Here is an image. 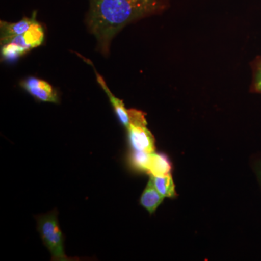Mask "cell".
<instances>
[{"label": "cell", "instance_id": "8", "mask_svg": "<svg viewBox=\"0 0 261 261\" xmlns=\"http://www.w3.org/2000/svg\"><path fill=\"white\" fill-rule=\"evenodd\" d=\"M171 171V163L169 159L165 154H151L150 162H149L148 172L151 176H162L170 174Z\"/></svg>", "mask_w": 261, "mask_h": 261}, {"label": "cell", "instance_id": "3", "mask_svg": "<svg viewBox=\"0 0 261 261\" xmlns=\"http://www.w3.org/2000/svg\"><path fill=\"white\" fill-rule=\"evenodd\" d=\"M20 85L38 101L56 104L60 102L59 95L56 89L46 81L30 76L22 80Z\"/></svg>", "mask_w": 261, "mask_h": 261}, {"label": "cell", "instance_id": "7", "mask_svg": "<svg viewBox=\"0 0 261 261\" xmlns=\"http://www.w3.org/2000/svg\"><path fill=\"white\" fill-rule=\"evenodd\" d=\"M163 197L154 186L152 178H149L148 184L140 197V204L149 214L155 212L159 205L162 203Z\"/></svg>", "mask_w": 261, "mask_h": 261}, {"label": "cell", "instance_id": "12", "mask_svg": "<svg viewBox=\"0 0 261 261\" xmlns=\"http://www.w3.org/2000/svg\"><path fill=\"white\" fill-rule=\"evenodd\" d=\"M151 154L152 153L134 150L130 156V165L138 171L148 172Z\"/></svg>", "mask_w": 261, "mask_h": 261}, {"label": "cell", "instance_id": "10", "mask_svg": "<svg viewBox=\"0 0 261 261\" xmlns=\"http://www.w3.org/2000/svg\"><path fill=\"white\" fill-rule=\"evenodd\" d=\"M150 178L153 181L156 190L163 197L171 198V197H176L175 185L171 173L162 176H151Z\"/></svg>", "mask_w": 261, "mask_h": 261}, {"label": "cell", "instance_id": "2", "mask_svg": "<svg viewBox=\"0 0 261 261\" xmlns=\"http://www.w3.org/2000/svg\"><path fill=\"white\" fill-rule=\"evenodd\" d=\"M38 231L46 247L51 253V260H70L64 250L63 235L58 221V213L56 210L37 217Z\"/></svg>", "mask_w": 261, "mask_h": 261}, {"label": "cell", "instance_id": "4", "mask_svg": "<svg viewBox=\"0 0 261 261\" xmlns=\"http://www.w3.org/2000/svg\"><path fill=\"white\" fill-rule=\"evenodd\" d=\"M128 141L132 148L135 151L149 152H154V138L147 125H137L130 123L126 128Z\"/></svg>", "mask_w": 261, "mask_h": 261}, {"label": "cell", "instance_id": "13", "mask_svg": "<svg viewBox=\"0 0 261 261\" xmlns=\"http://www.w3.org/2000/svg\"><path fill=\"white\" fill-rule=\"evenodd\" d=\"M255 90L261 93V65L257 71L256 77H255V84H254Z\"/></svg>", "mask_w": 261, "mask_h": 261}, {"label": "cell", "instance_id": "11", "mask_svg": "<svg viewBox=\"0 0 261 261\" xmlns=\"http://www.w3.org/2000/svg\"><path fill=\"white\" fill-rule=\"evenodd\" d=\"M29 51L15 43L7 42L1 44V58L4 61L14 62Z\"/></svg>", "mask_w": 261, "mask_h": 261}, {"label": "cell", "instance_id": "9", "mask_svg": "<svg viewBox=\"0 0 261 261\" xmlns=\"http://www.w3.org/2000/svg\"><path fill=\"white\" fill-rule=\"evenodd\" d=\"M25 44L29 49L39 47L44 40V31L43 27L36 19L32 27L24 34H22Z\"/></svg>", "mask_w": 261, "mask_h": 261}, {"label": "cell", "instance_id": "6", "mask_svg": "<svg viewBox=\"0 0 261 261\" xmlns=\"http://www.w3.org/2000/svg\"><path fill=\"white\" fill-rule=\"evenodd\" d=\"M36 19H37L36 18V13H34L32 18H23L15 23H9V22L1 20L0 22L1 39L15 37V36L24 34L32 27Z\"/></svg>", "mask_w": 261, "mask_h": 261}, {"label": "cell", "instance_id": "1", "mask_svg": "<svg viewBox=\"0 0 261 261\" xmlns=\"http://www.w3.org/2000/svg\"><path fill=\"white\" fill-rule=\"evenodd\" d=\"M87 27L97 39V50L108 57L113 38L128 23L159 14L168 0H89Z\"/></svg>", "mask_w": 261, "mask_h": 261}, {"label": "cell", "instance_id": "14", "mask_svg": "<svg viewBox=\"0 0 261 261\" xmlns=\"http://www.w3.org/2000/svg\"><path fill=\"white\" fill-rule=\"evenodd\" d=\"M260 176H261V171H260Z\"/></svg>", "mask_w": 261, "mask_h": 261}, {"label": "cell", "instance_id": "5", "mask_svg": "<svg viewBox=\"0 0 261 261\" xmlns=\"http://www.w3.org/2000/svg\"><path fill=\"white\" fill-rule=\"evenodd\" d=\"M78 56H80L84 61L87 62L89 65H91V66L93 68L94 73H95L96 74V79H97V83L99 84V86H100L101 87H102V89L105 91L106 94H107L108 98H109L110 102H111V105H112L113 109H114L115 113H116L118 120H119L121 124L123 125L125 128H128L130 123L129 115H128V110L125 108L123 101H122L121 99L115 97V96L111 93V91H110L109 88H108L107 84H106V81L103 79L102 75H99V73H98L97 70L94 68V64L92 63V62L90 60L84 58V57L81 56L80 54H78Z\"/></svg>", "mask_w": 261, "mask_h": 261}]
</instances>
